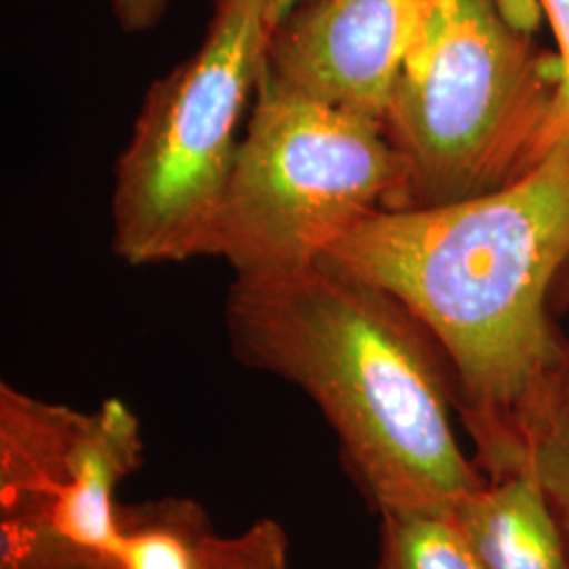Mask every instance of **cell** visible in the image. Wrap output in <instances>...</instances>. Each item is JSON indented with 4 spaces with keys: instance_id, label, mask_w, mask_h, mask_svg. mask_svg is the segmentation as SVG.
<instances>
[{
    "instance_id": "ba28073f",
    "label": "cell",
    "mask_w": 569,
    "mask_h": 569,
    "mask_svg": "<svg viewBox=\"0 0 569 569\" xmlns=\"http://www.w3.org/2000/svg\"><path fill=\"white\" fill-rule=\"evenodd\" d=\"M451 519L483 569H569L563 536L531 468L488 479Z\"/></svg>"
},
{
    "instance_id": "3957f363",
    "label": "cell",
    "mask_w": 569,
    "mask_h": 569,
    "mask_svg": "<svg viewBox=\"0 0 569 569\" xmlns=\"http://www.w3.org/2000/svg\"><path fill=\"white\" fill-rule=\"evenodd\" d=\"M561 58L510 30L493 0H428L382 117L406 164L403 209L500 190L542 159Z\"/></svg>"
},
{
    "instance_id": "6da1fadb",
    "label": "cell",
    "mask_w": 569,
    "mask_h": 569,
    "mask_svg": "<svg viewBox=\"0 0 569 569\" xmlns=\"http://www.w3.org/2000/svg\"><path fill=\"white\" fill-rule=\"evenodd\" d=\"M319 264L385 289L437 338L488 479L528 470L529 416L568 346L552 289L569 264V136L489 194L367 216Z\"/></svg>"
},
{
    "instance_id": "5b68a950",
    "label": "cell",
    "mask_w": 569,
    "mask_h": 569,
    "mask_svg": "<svg viewBox=\"0 0 569 569\" xmlns=\"http://www.w3.org/2000/svg\"><path fill=\"white\" fill-rule=\"evenodd\" d=\"M406 164L380 119L262 74L226 190L216 256L237 277L319 264L380 209L406 207Z\"/></svg>"
},
{
    "instance_id": "277c9868",
    "label": "cell",
    "mask_w": 569,
    "mask_h": 569,
    "mask_svg": "<svg viewBox=\"0 0 569 569\" xmlns=\"http://www.w3.org/2000/svg\"><path fill=\"white\" fill-rule=\"evenodd\" d=\"M272 30L268 0H216L201 47L146 91L114 167L110 244L124 264L216 256L237 131Z\"/></svg>"
},
{
    "instance_id": "4fadbf2b",
    "label": "cell",
    "mask_w": 569,
    "mask_h": 569,
    "mask_svg": "<svg viewBox=\"0 0 569 569\" xmlns=\"http://www.w3.org/2000/svg\"><path fill=\"white\" fill-rule=\"evenodd\" d=\"M547 7V16L555 28L559 41V58L563 63V81L559 84L552 103L549 119L542 133V157L550 148L569 136V0H542Z\"/></svg>"
},
{
    "instance_id": "30bf717a",
    "label": "cell",
    "mask_w": 569,
    "mask_h": 569,
    "mask_svg": "<svg viewBox=\"0 0 569 569\" xmlns=\"http://www.w3.org/2000/svg\"><path fill=\"white\" fill-rule=\"evenodd\" d=\"M529 468L538 479L569 557V340L528 422Z\"/></svg>"
},
{
    "instance_id": "7c38bea8",
    "label": "cell",
    "mask_w": 569,
    "mask_h": 569,
    "mask_svg": "<svg viewBox=\"0 0 569 569\" xmlns=\"http://www.w3.org/2000/svg\"><path fill=\"white\" fill-rule=\"evenodd\" d=\"M204 569H291L289 538L277 519H258L234 536L211 533Z\"/></svg>"
},
{
    "instance_id": "8fae6325",
    "label": "cell",
    "mask_w": 569,
    "mask_h": 569,
    "mask_svg": "<svg viewBox=\"0 0 569 569\" xmlns=\"http://www.w3.org/2000/svg\"><path fill=\"white\" fill-rule=\"evenodd\" d=\"M371 569H483L451 517L385 515Z\"/></svg>"
},
{
    "instance_id": "9c48e42d",
    "label": "cell",
    "mask_w": 569,
    "mask_h": 569,
    "mask_svg": "<svg viewBox=\"0 0 569 569\" xmlns=\"http://www.w3.org/2000/svg\"><path fill=\"white\" fill-rule=\"evenodd\" d=\"M211 521L194 500L163 498L119 510L121 569H204Z\"/></svg>"
},
{
    "instance_id": "ac0fdd59",
    "label": "cell",
    "mask_w": 569,
    "mask_h": 569,
    "mask_svg": "<svg viewBox=\"0 0 569 569\" xmlns=\"http://www.w3.org/2000/svg\"><path fill=\"white\" fill-rule=\"evenodd\" d=\"M70 569H121L114 561H103V563H91V566H81V568Z\"/></svg>"
},
{
    "instance_id": "8992f818",
    "label": "cell",
    "mask_w": 569,
    "mask_h": 569,
    "mask_svg": "<svg viewBox=\"0 0 569 569\" xmlns=\"http://www.w3.org/2000/svg\"><path fill=\"white\" fill-rule=\"evenodd\" d=\"M138 416L121 399L93 411L0 387V569L114 561L117 491L143 465Z\"/></svg>"
},
{
    "instance_id": "9a60e30c",
    "label": "cell",
    "mask_w": 569,
    "mask_h": 569,
    "mask_svg": "<svg viewBox=\"0 0 569 569\" xmlns=\"http://www.w3.org/2000/svg\"><path fill=\"white\" fill-rule=\"evenodd\" d=\"M493 4L510 30L526 39H531L549 18L542 0H493Z\"/></svg>"
},
{
    "instance_id": "2e32d148",
    "label": "cell",
    "mask_w": 569,
    "mask_h": 569,
    "mask_svg": "<svg viewBox=\"0 0 569 569\" xmlns=\"http://www.w3.org/2000/svg\"><path fill=\"white\" fill-rule=\"evenodd\" d=\"M552 306L555 308H566L569 306V264L563 268L561 277L557 279L555 289H552Z\"/></svg>"
},
{
    "instance_id": "5bb4252c",
    "label": "cell",
    "mask_w": 569,
    "mask_h": 569,
    "mask_svg": "<svg viewBox=\"0 0 569 569\" xmlns=\"http://www.w3.org/2000/svg\"><path fill=\"white\" fill-rule=\"evenodd\" d=\"M124 32H146L163 20L171 0H103Z\"/></svg>"
},
{
    "instance_id": "52a82bcc",
    "label": "cell",
    "mask_w": 569,
    "mask_h": 569,
    "mask_svg": "<svg viewBox=\"0 0 569 569\" xmlns=\"http://www.w3.org/2000/svg\"><path fill=\"white\" fill-rule=\"evenodd\" d=\"M427 7L428 0H305L274 26L266 72L382 121Z\"/></svg>"
},
{
    "instance_id": "7a4b0ae2",
    "label": "cell",
    "mask_w": 569,
    "mask_h": 569,
    "mask_svg": "<svg viewBox=\"0 0 569 569\" xmlns=\"http://www.w3.org/2000/svg\"><path fill=\"white\" fill-rule=\"evenodd\" d=\"M224 323L244 367L319 407L350 483L378 517H451L486 486L456 437L446 350L385 289L327 264L234 277Z\"/></svg>"
},
{
    "instance_id": "e0dca14e",
    "label": "cell",
    "mask_w": 569,
    "mask_h": 569,
    "mask_svg": "<svg viewBox=\"0 0 569 569\" xmlns=\"http://www.w3.org/2000/svg\"><path fill=\"white\" fill-rule=\"evenodd\" d=\"M300 2H305V0H268V16H270L272 26H277L279 21L283 20L284 16H287L296 4H300Z\"/></svg>"
}]
</instances>
